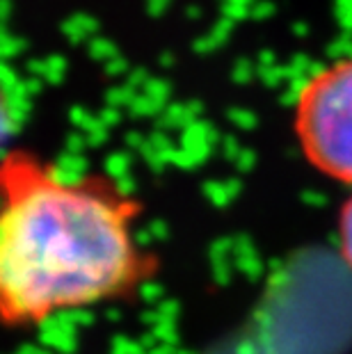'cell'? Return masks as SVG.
Returning a JSON list of instances; mask_svg holds the SVG:
<instances>
[{
	"label": "cell",
	"mask_w": 352,
	"mask_h": 354,
	"mask_svg": "<svg viewBox=\"0 0 352 354\" xmlns=\"http://www.w3.org/2000/svg\"><path fill=\"white\" fill-rule=\"evenodd\" d=\"M142 201L103 171H69L33 149L0 156V327L129 302L156 279Z\"/></svg>",
	"instance_id": "obj_1"
},
{
	"label": "cell",
	"mask_w": 352,
	"mask_h": 354,
	"mask_svg": "<svg viewBox=\"0 0 352 354\" xmlns=\"http://www.w3.org/2000/svg\"><path fill=\"white\" fill-rule=\"evenodd\" d=\"M295 135L320 174L352 185V57L323 66L302 85Z\"/></svg>",
	"instance_id": "obj_2"
},
{
	"label": "cell",
	"mask_w": 352,
	"mask_h": 354,
	"mask_svg": "<svg viewBox=\"0 0 352 354\" xmlns=\"http://www.w3.org/2000/svg\"><path fill=\"white\" fill-rule=\"evenodd\" d=\"M339 247L343 261L348 263L352 270V197L343 203L341 215H339Z\"/></svg>",
	"instance_id": "obj_3"
},
{
	"label": "cell",
	"mask_w": 352,
	"mask_h": 354,
	"mask_svg": "<svg viewBox=\"0 0 352 354\" xmlns=\"http://www.w3.org/2000/svg\"><path fill=\"white\" fill-rule=\"evenodd\" d=\"M12 122H14L12 103H10V96H7V92H5L3 82H0V156L7 151L5 142L12 133Z\"/></svg>",
	"instance_id": "obj_4"
}]
</instances>
